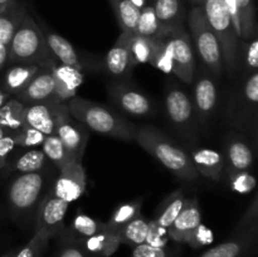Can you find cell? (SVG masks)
I'll list each match as a JSON object with an SVG mask.
<instances>
[{
	"mask_svg": "<svg viewBox=\"0 0 258 257\" xmlns=\"http://www.w3.org/2000/svg\"><path fill=\"white\" fill-rule=\"evenodd\" d=\"M165 108L169 120L189 138L194 127V107L189 93L181 86L170 81L165 91Z\"/></svg>",
	"mask_w": 258,
	"mask_h": 257,
	"instance_id": "9c48e42d",
	"label": "cell"
},
{
	"mask_svg": "<svg viewBox=\"0 0 258 257\" xmlns=\"http://www.w3.org/2000/svg\"><path fill=\"white\" fill-rule=\"evenodd\" d=\"M133 257H168V253L164 248H158V247L143 243L134 247Z\"/></svg>",
	"mask_w": 258,
	"mask_h": 257,
	"instance_id": "c3c4849f",
	"label": "cell"
},
{
	"mask_svg": "<svg viewBox=\"0 0 258 257\" xmlns=\"http://www.w3.org/2000/svg\"><path fill=\"white\" fill-rule=\"evenodd\" d=\"M185 202L186 198L181 190H175L174 193H171L164 202L163 208L159 212V216L155 218L158 224L168 229L170 224L175 221L176 217L179 216Z\"/></svg>",
	"mask_w": 258,
	"mask_h": 257,
	"instance_id": "1f68e13d",
	"label": "cell"
},
{
	"mask_svg": "<svg viewBox=\"0 0 258 257\" xmlns=\"http://www.w3.org/2000/svg\"><path fill=\"white\" fill-rule=\"evenodd\" d=\"M194 5H201L203 3V0H190Z\"/></svg>",
	"mask_w": 258,
	"mask_h": 257,
	"instance_id": "9f6ffc18",
	"label": "cell"
},
{
	"mask_svg": "<svg viewBox=\"0 0 258 257\" xmlns=\"http://www.w3.org/2000/svg\"><path fill=\"white\" fill-rule=\"evenodd\" d=\"M9 98H10V96L8 95L5 91H3V88H0V107H2V106L4 105L8 100H9Z\"/></svg>",
	"mask_w": 258,
	"mask_h": 257,
	"instance_id": "f5cc1de1",
	"label": "cell"
},
{
	"mask_svg": "<svg viewBox=\"0 0 258 257\" xmlns=\"http://www.w3.org/2000/svg\"><path fill=\"white\" fill-rule=\"evenodd\" d=\"M231 175V186L234 191L241 194H247L253 190L257 185V180L248 170L243 171H232Z\"/></svg>",
	"mask_w": 258,
	"mask_h": 257,
	"instance_id": "60d3db41",
	"label": "cell"
},
{
	"mask_svg": "<svg viewBox=\"0 0 258 257\" xmlns=\"http://www.w3.org/2000/svg\"><path fill=\"white\" fill-rule=\"evenodd\" d=\"M159 38H146L133 33L130 38V50L134 66L150 63Z\"/></svg>",
	"mask_w": 258,
	"mask_h": 257,
	"instance_id": "d6a6232c",
	"label": "cell"
},
{
	"mask_svg": "<svg viewBox=\"0 0 258 257\" xmlns=\"http://www.w3.org/2000/svg\"><path fill=\"white\" fill-rule=\"evenodd\" d=\"M8 62L17 65H39L48 68L55 62L40 25L27 14L8 45Z\"/></svg>",
	"mask_w": 258,
	"mask_h": 257,
	"instance_id": "3957f363",
	"label": "cell"
},
{
	"mask_svg": "<svg viewBox=\"0 0 258 257\" xmlns=\"http://www.w3.org/2000/svg\"><path fill=\"white\" fill-rule=\"evenodd\" d=\"M257 237V224L238 232V236L212 247L199 257H241L251 247Z\"/></svg>",
	"mask_w": 258,
	"mask_h": 257,
	"instance_id": "d6986e66",
	"label": "cell"
},
{
	"mask_svg": "<svg viewBox=\"0 0 258 257\" xmlns=\"http://www.w3.org/2000/svg\"><path fill=\"white\" fill-rule=\"evenodd\" d=\"M58 257H86V252L77 242L67 241L60 247Z\"/></svg>",
	"mask_w": 258,
	"mask_h": 257,
	"instance_id": "681fc988",
	"label": "cell"
},
{
	"mask_svg": "<svg viewBox=\"0 0 258 257\" xmlns=\"http://www.w3.org/2000/svg\"><path fill=\"white\" fill-rule=\"evenodd\" d=\"M60 102H40L25 105L23 120L25 126L35 128L44 135L55 134L58 105Z\"/></svg>",
	"mask_w": 258,
	"mask_h": 257,
	"instance_id": "4fadbf2b",
	"label": "cell"
},
{
	"mask_svg": "<svg viewBox=\"0 0 258 257\" xmlns=\"http://www.w3.org/2000/svg\"><path fill=\"white\" fill-rule=\"evenodd\" d=\"M226 150L229 166H231L229 173L248 170L253 164V154H252L251 148L239 136H234L227 141Z\"/></svg>",
	"mask_w": 258,
	"mask_h": 257,
	"instance_id": "d4e9b609",
	"label": "cell"
},
{
	"mask_svg": "<svg viewBox=\"0 0 258 257\" xmlns=\"http://www.w3.org/2000/svg\"><path fill=\"white\" fill-rule=\"evenodd\" d=\"M190 158L199 174L211 180H221L224 170V158L219 151L209 148L198 149Z\"/></svg>",
	"mask_w": 258,
	"mask_h": 257,
	"instance_id": "44dd1931",
	"label": "cell"
},
{
	"mask_svg": "<svg viewBox=\"0 0 258 257\" xmlns=\"http://www.w3.org/2000/svg\"><path fill=\"white\" fill-rule=\"evenodd\" d=\"M13 2H14V0H0V12H2L3 9H5L9 4H12Z\"/></svg>",
	"mask_w": 258,
	"mask_h": 257,
	"instance_id": "db71d44e",
	"label": "cell"
},
{
	"mask_svg": "<svg viewBox=\"0 0 258 257\" xmlns=\"http://www.w3.org/2000/svg\"><path fill=\"white\" fill-rule=\"evenodd\" d=\"M169 239L170 238H169L166 228L158 224L155 219H150L149 221V229L148 234H146L145 243L149 244V246L158 247V248H165Z\"/></svg>",
	"mask_w": 258,
	"mask_h": 257,
	"instance_id": "b9f144b4",
	"label": "cell"
},
{
	"mask_svg": "<svg viewBox=\"0 0 258 257\" xmlns=\"http://www.w3.org/2000/svg\"><path fill=\"white\" fill-rule=\"evenodd\" d=\"M9 134H12V133L7 131V130H5V128L0 127V138H3V136H5V135H9Z\"/></svg>",
	"mask_w": 258,
	"mask_h": 257,
	"instance_id": "11a10c76",
	"label": "cell"
},
{
	"mask_svg": "<svg viewBox=\"0 0 258 257\" xmlns=\"http://www.w3.org/2000/svg\"><path fill=\"white\" fill-rule=\"evenodd\" d=\"M257 218H258V198L257 197H254L251 206L247 208V211L244 212V214L242 216L239 223L237 224L236 233L244 231V229L251 228L252 226L257 224Z\"/></svg>",
	"mask_w": 258,
	"mask_h": 257,
	"instance_id": "ee69618b",
	"label": "cell"
},
{
	"mask_svg": "<svg viewBox=\"0 0 258 257\" xmlns=\"http://www.w3.org/2000/svg\"><path fill=\"white\" fill-rule=\"evenodd\" d=\"M150 65L158 68L161 72L166 73V75L173 73V59H171L170 50H169L164 37L159 38L158 42H156V47L150 59Z\"/></svg>",
	"mask_w": 258,
	"mask_h": 257,
	"instance_id": "74e56055",
	"label": "cell"
},
{
	"mask_svg": "<svg viewBox=\"0 0 258 257\" xmlns=\"http://www.w3.org/2000/svg\"><path fill=\"white\" fill-rule=\"evenodd\" d=\"M121 244V238L117 232L105 229L95 236L83 238V246L88 252L101 257H110L115 253Z\"/></svg>",
	"mask_w": 258,
	"mask_h": 257,
	"instance_id": "cb8c5ba5",
	"label": "cell"
},
{
	"mask_svg": "<svg viewBox=\"0 0 258 257\" xmlns=\"http://www.w3.org/2000/svg\"><path fill=\"white\" fill-rule=\"evenodd\" d=\"M40 149L44 153L45 158L52 161L58 170H62L71 161H76L73 160L72 156L70 155V153L66 149V146L63 145L60 139L55 134L45 136L44 141L40 145Z\"/></svg>",
	"mask_w": 258,
	"mask_h": 257,
	"instance_id": "f1b7e54d",
	"label": "cell"
},
{
	"mask_svg": "<svg viewBox=\"0 0 258 257\" xmlns=\"http://www.w3.org/2000/svg\"><path fill=\"white\" fill-rule=\"evenodd\" d=\"M27 14L24 4L17 0L0 12V43L7 47L9 45L13 35Z\"/></svg>",
	"mask_w": 258,
	"mask_h": 257,
	"instance_id": "603a6c76",
	"label": "cell"
},
{
	"mask_svg": "<svg viewBox=\"0 0 258 257\" xmlns=\"http://www.w3.org/2000/svg\"><path fill=\"white\" fill-rule=\"evenodd\" d=\"M73 229L77 232L78 234L87 238V237L95 236L98 232L105 229V223L97 221V219L92 218V217L87 216L85 213H78L73 219Z\"/></svg>",
	"mask_w": 258,
	"mask_h": 257,
	"instance_id": "f35d334b",
	"label": "cell"
},
{
	"mask_svg": "<svg viewBox=\"0 0 258 257\" xmlns=\"http://www.w3.org/2000/svg\"><path fill=\"white\" fill-rule=\"evenodd\" d=\"M239 15L242 39H249L256 35V10L253 0H236Z\"/></svg>",
	"mask_w": 258,
	"mask_h": 257,
	"instance_id": "d590c367",
	"label": "cell"
},
{
	"mask_svg": "<svg viewBox=\"0 0 258 257\" xmlns=\"http://www.w3.org/2000/svg\"><path fill=\"white\" fill-rule=\"evenodd\" d=\"M49 70L54 81L55 97L59 102L66 103L72 97L77 96L78 88L85 80L80 70L68 67L57 60L50 66Z\"/></svg>",
	"mask_w": 258,
	"mask_h": 257,
	"instance_id": "2e32d148",
	"label": "cell"
},
{
	"mask_svg": "<svg viewBox=\"0 0 258 257\" xmlns=\"http://www.w3.org/2000/svg\"><path fill=\"white\" fill-rule=\"evenodd\" d=\"M24 103L17 98H9L0 107V127L5 128L9 133L14 134L22 130L25 126L23 120Z\"/></svg>",
	"mask_w": 258,
	"mask_h": 257,
	"instance_id": "4316f807",
	"label": "cell"
},
{
	"mask_svg": "<svg viewBox=\"0 0 258 257\" xmlns=\"http://www.w3.org/2000/svg\"><path fill=\"white\" fill-rule=\"evenodd\" d=\"M68 207H70V203L57 198L52 193L45 197L38 207L37 229H47L53 234V237L62 231L63 221L67 214Z\"/></svg>",
	"mask_w": 258,
	"mask_h": 257,
	"instance_id": "5bb4252c",
	"label": "cell"
},
{
	"mask_svg": "<svg viewBox=\"0 0 258 257\" xmlns=\"http://www.w3.org/2000/svg\"><path fill=\"white\" fill-rule=\"evenodd\" d=\"M141 204H143V199H136V201L130 202V203H125L122 206L117 207L112 216H111L110 221L105 223L106 229L117 232L121 227H123L126 223L133 221L138 216H140Z\"/></svg>",
	"mask_w": 258,
	"mask_h": 257,
	"instance_id": "836d02e7",
	"label": "cell"
},
{
	"mask_svg": "<svg viewBox=\"0 0 258 257\" xmlns=\"http://www.w3.org/2000/svg\"><path fill=\"white\" fill-rule=\"evenodd\" d=\"M52 237L53 234L47 229H35V233L32 237V239L14 257H40V254L47 248L49 239Z\"/></svg>",
	"mask_w": 258,
	"mask_h": 257,
	"instance_id": "8d00e7d4",
	"label": "cell"
},
{
	"mask_svg": "<svg viewBox=\"0 0 258 257\" xmlns=\"http://www.w3.org/2000/svg\"><path fill=\"white\" fill-rule=\"evenodd\" d=\"M3 257H14L13 254H7V256H3Z\"/></svg>",
	"mask_w": 258,
	"mask_h": 257,
	"instance_id": "6f0895ef",
	"label": "cell"
},
{
	"mask_svg": "<svg viewBox=\"0 0 258 257\" xmlns=\"http://www.w3.org/2000/svg\"><path fill=\"white\" fill-rule=\"evenodd\" d=\"M108 95L112 102L128 115L145 117L154 112L150 98L138 88L125 83H112L108 87Z\"/></svg>",
	"mask_w": 258,
	"mask_h": 257,
	"instance_id": "30bf717a",
	"label": "cell"
},
{
	"mask_svg": "<svg viewBox=\"0 0 258 257\" xmlns=\"http://www.w3.org/2000/svg\"><path fill=\"white\" fill-rule=\"evenodd\" d=\"M244 97L252 105H256L258 102V73L257 71L251 73L248 80L244 83Z\"/></svg>",
	"mask_w": 258,
	"mask_h": 257,
	"instance_id": "7dc6e473",
	"label": "cell"
},
{
	"mask_svg": "<svg viewBox=\"0 0 258 257\" xmlns=\"http://www.w3.org/2000/svg\"><path fill=\"white\" fill-rule=\"evenodd\" d=\"M8 62V47L0 43V70L5 66Z\"/></svg>",
	"mask_w": 258,
	"mask_h": 257,
	"instance_id": "f907efd6",
	"label": "cell"
},
{
	"mask_svg": "<svg viewBox=\"0 0 258 257\" xmlns=\"http://www.w3.org/2000/svg\"><path fill=\"white\" fill-rule=\"evenodd\" d=\"M71 115L86 126L101 135L110 136L117 140H135L138 126L112 108L75 96L66 102Z\"/></svg>",
	"mask_w": 258,
	"mask_h": 257,
	"instance_id": "6da1fadb",
	"label": "cell"
},
{
	"mask_svg": "<svg viewBox=\"0 0 258 257\" xmlns=\"http://www.w3.org/2000/svg\"><path fill=\"white\" fill-rule=\"evenodd\" d=\"M45 163H47V158H45L42 149L33 148L30 150H27L25 153H23L14 161V164H13V170L19 171L22 174L37 173V171H42Z\"/></svg>",
	"mask_w": 258,
	"mask_h": 257,
	"instance_id": "e575fe53",
	"label": "cell"
},
{
	"mask_svg": "<svg viewBox=\"0 0 258 257\" xmlns=\"http://www.w3.org/2000/svg\"><path fill=\"white\" fill-rule=\"evenodd\" d=\"M86 190V171L82 161H71L59 170L50 193L67 203L77 201Z\"/></svg>",
	"mask_w": 258,
	"mask_h": 257,
	"instance_id": "8fae6325",
	"label": "cell"
},
{
	"mask_svg": "<svg viewBox=\"0 0 258 257\" xmlns=\"http://www.w3.org/2000/svg\"><path fill=\"white\" fill-rule=\"evenodd\" d=\"M154 12L166 32L181 25L184 8L181 0H154Z\"/></svg>",
	"mask_w": 258,
	"mask_h": 257,
	"instance_id": "484cf974",
	"label": "cell"
},
{
	"mask_svg": "<svg viewBox=\"0 0 258 257\" xmlns=\"http://www.w3.org/2000/svg\"><path fill=\"white\" fill-rule=\"evenodd\" d=\"M44 188V176L40 171L17 176L8 190V199L15 216L27 214L39 203Z\"/></svg>",
	"mask_w": 258,
	"mask_h": 257,
	"instance_id": "52a82bcc",
	"label": "cell"
},
{
	"mask_svg": "<svg viewBox=\"0 0 258 257\" xmlns=\"http://www.w3.org/2000/svg\"><path fill=\"white\" fill-rule=\"evenodd\" d=\"M214 236L213 232L206 227L204 224H199L196 229L193 231V233L190 234V237L188 238L186 243L189 246H191L193 248H199V247L207 246V244H211L213 242Z\"/></svg>",
	"mask_w": 258,
	"mask_h": 257,
	"instance_id": "7bdbcfd3",
	"label": "cell"
},
{
	"mask_svg": "<svg viewBox=\"0 0 258 257\" xmlns=\"http://www.w3.org/2000/svg\"><path fill=\"white\" fill-rule=\"evenodd\" d=\"M149 229V221L144 218L143 216H138L121 227L117 231L118 236L121 238V243H127L130 246H139V244L145 243L146 234Z\"/></svg>",
	"mask_w": 258,
	"mask_h": 257,
	"instance_id": "4dcf8cb0",
	"label": "cell"
},
{
	"mask_svg": "<svg viewBox=\"0 0 258 257\" xmlns=\"http://www.w3.org/2000/svg\"><path fill=\"white\" fill-rule=\"evenodd\" d=\"M14 134H9V135H5L3 138H0V169L4 168L5 164H7L8 156L17 148Z\"/></svg>",
	"mask_w": 258,
	"mask_h": 257,
	"instance_id": "bcb514c9",
	"label": "cell"
},
{
	"mask_svg": "<svg viewBox=\"0 0 258 257\" xmlns=\"http://www.w3.org/2000/svg\"><path fill=\"white\" fill-rule=\"evenodd\" d=\"M131 3H133L134 5H135L138 9H143V8H145L146 5L149 4V0H130Z\"/></svg>",
	"mask_w": 258,
	"mask_h": 257,
	"instance_id": "816d5d0a",
	"label": "cell"
},
{
	"mask_svg": "<svg viewBox=\"0 0 258 257\" xmlns=\"http://www.w3.org/2000/svg\"><path fill=\"white\" fill-rule=\"evenodd\" d=\"M40 29H42L43 34H44L50 53H52L57 62L68 66V67L76 68V70H82V63H81L77 52H76L73 45L66 38L52 32V30L47 29L45 27H40Z\"/></svg>",
	"mask_w": 258,
	"mask_h": 257,
	"instance_id": "ffe728a7",
	"label": "cell"
},
{
	"mask_svg": "<svg viewBox=\"0 0 258 257\" xmlns=\"http://www.w3.org/2000/svg\"><path fill=\"white\" fill-rule=\"evenodd\" d=\"M43 70L39 65H17L4 76L3 91L9 96H17L29 85L30 81Z\"/></svg>",
	"mask_w": 258,
	"mask_h": 257,
	"instance_id": "7402d4cb",
	"label": "cell"
},
{
	"mask_svg": "<svg viewBox=\"0 0 258 257\" xmlns=\"http://www.w3.org/2000/svg\"><path fill=\"white\" fill-rule=\"evenodd\" d=\"M133 33L121 32L107 55H106V70L112 77L123 78L128 76L135 68L130 50V38Z\"/></svg>",
	"mask_w": 258,
	"mask_h": 257,
	"instance_id": "9a60e30c",
	"label": "cell"
},
{
	"mask_svg": "<svg viewBox=\"0 0 258 257\" xmlns=\"http://www.w3.org/2000/svg\"><path fill=\"white\" fill-rule=\"evenodd\" d=\"M201 223L202 213L198 201L186 198L185 204H184L179 216L166 229L169 238L174 239L175 242H185L186 243L190 234Z\"/></svg>",
	"mask_w": 258,
	"mask_h": 257,
	"instance_id": "ac0fdd59",
	"label": "cell"
},
{
	"mask_svg": "<svg viewBox=\"0 0 258 257\" xmlns=\"http://www.w3.org/2000/svg\"><path fill=\"white\" fill-rule=\"evenodd\" d=\"M209 27L221 45L223 65L233 75L238 65V35L223 0H203L201 4Z\"/></svg>",
	"mask_w": 258,
	"mask_h": 257,
	"instance_id": "277c9868",
	"label": "cell"
},
{
	"mask_svg": "<svg viewBox=\"0 0 258 257\" xmlns=\"http://www.w3.org/2000/svg\"><path fill=\"white\" fill-rule=\"evenodd\" d=\"M217 87L214 81L208 75H202L197 78L194 85L193 101L194 113L201 123H207L213 115L217 106Z\"/></svg>",
	"mask_w": 258,
	"mask_h": 257,
	"instance_id": "7c38bea8",
	"label": "cell"
},
{
	"mask_svg": "<svg viewBox=\"0 0 258 257\" xmlns=\"http://www.w3.org/2000/svg\"><path fill=\"white\" fill-rule=\"evenodd\" d=\"M171 59H173V75L184 83L194 82L196 76V59H194L191 39L183 25L174 28L164 35Z\"/></svg>",
	"mask_w": 258,
	"mask_h": 257,
	"instance_id": "8992f818",
	"label": "cell"
},
{
	"mask_svg": "<svg viewBox=\"0 0 258 257\" xmlns=\"http://www.w3.org/2000/svg\"><path fill=\"white\" fill-rule=\"evenodd\" d=\"M244 63L247 68L252 72L257 71L258 68V42L256 38H252L251 42L246 44L244 48Z\"/></svg>",
	"mask_w": 258,
	"mask_h": 257,
	"instance_id": "f6af8a7d",
	"label": "cell"
},
{
	"mask_svg": "<svg viewBox=\"0 0 258 257\" xmlns=\"http://www.w3.org/2000/svg\"><path fill=\"white\" fill-rule=\"evenodd\" d=\"M108 2L112 7L121 32L135 33L140 9H138L130 0H108Z\"/></svg>",
	"mask_w": 258,
	"mask_h": 257,
	"instance_id": "83f0119b",
	"label": "cell"
},
{
	"mask_svg": "<svg viewBox=\"0 0 258 257\" xmlns=\"http://www.w3.org/2000/svg\"><path fill=\"white\" fill-rule=\"evenodd\" d=\"M136 34L143 35L146 38H163L166 34V30L160 24L156 18L155 12L151 4H148L140 10L138 24H136Z\"/></svg>",
	"mask_w": 258,
	"mask_h": 257,
	"instance_id": "f546056e",
	"label": "cell"
},
{
	"mask_svg": "<svg viewBox=\"0 0 258 257\" xmlns=\"http://www.w3.org/2000/svg\"><path fill=\"white\" fill-rule=\"evenodd\" d=\"M17 100L24 105L40 102H59L55 97L54 81L50 70L43 68L34 78L29 82V85L15 96Z\"/></svg>",
	"mask_w": 258,
	"mask_h": 257,
	"instance_id": "e0dca14e",
	"label": "cell"
},
{
	"mask_svg": "<svg viewBox=\"0 0 258 257\" xmlns=\"http://www.w3.org/2000/svg\"><path fill=\"white\" fill-rule=\"evenodd\" d=\"M55 135L60 139L73 160L82 161L90 133L83 123L71 115L67 105L63 102L58 105Z\"/></svg>",
	"mask_w": 258,
	"mask_h": 257,
	"instance_id": "ba28073f",
	"label": "cell"
},
{
	"mask_svg": "<svg viewBox=\"0 0 258 257\" xmlns=\"http://www.w3.org/2000/svg\"><path fill=\"white\" fill-rule=\"evenodd\" d=\"M135 141L149 154L158 159L176 178L196 181L199 173L188 153L174 144L168 136L154 126L138 127Z\"/></svg>",
	"mask_w": 258,
	"mask_h": 257,
	"instance_id": "7a4b0ae2",
	"label": "cell"
},
{
	"mask_svg": "<svg viewBox=\"0 0 258 257\" xmlns=\"http://www.w3.org/2000/svg\"><path fill=\"white\" fill-rule=\"evenodd\" d=\"M188 25L196 50L202 62L213 75L221 76L223 72V57L221 45L216 34L209 27L201 5H194L188 15Z\"/></svg>",
	"mask_w": 258,
	"mask_h": 257,
	"instance_id": "5b68a950",
	"label": "cell"
},
{
	"mask_svg": "<svg viewBox=\"0 0 258 257\" xmlns=\"http://www.w3.org/2000/svg\"><path fill=\"white\" fill-rule=\"evenodd\" d=\"M44 134H42L40 131L35 130V128L29 127V126H24L20 131L14 134L15 143L17 146L20 148H38L43 144L45 139Z\"/></svg>",
	"mask_w": 258,
	"mask_h": 257,
	"instance_id": "ab89813d",
	"label": "cell"
}]
</instances>
